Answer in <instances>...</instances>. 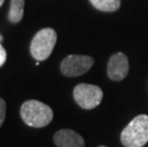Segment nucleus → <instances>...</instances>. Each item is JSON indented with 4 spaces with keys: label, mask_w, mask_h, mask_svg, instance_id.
<instances>
[{
    "label": "nucleus",
    "mask_w": 148,
    "mask_h": 147,
    "mask_svg": "<svg viewBox=\"0 0 148 147\" xmlns=\"http://www.w3.org/2000/svg\"><path fill=\"white\" fill-rule=\"evenodd\" d=\"M25 0H11L8 18L12 23H18L23 18Z\"/></svg>",
    "instance_id": "nucleus-8"
},
{
    "label": "nucleus",
    "mask_w": 148,
    "mask_h": 147,
    "mask_svg": "<svg viewBox=\"0 0 148 147\" xmlns=\"http://www.w3.org/2000/svg\"><path fill=\"white\" fill-rule=\"evenodd\" d=\"M73 96L75 102L81 108L91 110L100 104L103 98V92L97 85L79 83L75 87Z\"/></svg>",
    "instance_id": "nucleus-4"
},
{
    "label": "nucleus",
    "mask_w": 148,
    "mask_h": 147,
    "mask_svg": "<svg viewBox=\"0 0 148 147\" xmlns=\"http://www.w3.org/2000/svg\"><path fill=\"white\" fill-rule=\"evenodd\" d=\"M95 63V59L89 55H70L62 60L61 73L66 77H75L87 73Z\"/></svg>",
    "instance_id": "nucleus-5"
},
{
    "label": "nucleus",
    "mask_w": 148,
    "mask_h": 147,
    "mask_svg": "<svg viewBox=\"0 0 148 147\" xmlns=\"http://www.w3.org/2000/svg\"><path fill=\"white\" fill-rule=\"evenodd\" d=\"M58 36L52 28H44L33 37L30 51L32 57L37 61L46 60L51 55L56 46Z\"/></svg>",
    "instance_id": "nucleus-3"
},
{
    "label": "nucleus",
    "mask_w": 148,
    "mask_h": 147,
    "mask_svg": "<svg viewBox=\"0 0 148 147\" xmlns=\"http://www.w3.org/2000/svg\"><path fill=\"white\" fill-rule=\"evenodd\" d=\"M128 57L123 53H116L110 57L108 66H107V74L110 79L114 81H121L124 79L128 75Z\"/></svg>",
    "instance_id": "nucleus-6"
},
{
    "label": "nucleus",
    "mask_w": 148,
    "mask_h": 147,
    "mask_svg": "<svg viewBox=\"0 0 148 147\" xmlns=\"http://www.w3.org/2000/svg\"><path fill=\"white\" fill-rule=\"evenodd\" d=\"M121 143L125 147H143L148 142V116L138 115L121 135Z\"/></svg>",
    "instance_id": "nucleus-2"
},
{
    "label": "nucleus",
    "mask_w": 148,
    "mask_h": 147,
    "mask_svg": "<svg viewBox=\"0 0 148 147\" xmlns=\"http://www.w3.org/2000/svg\"><path fill=\"white\" fill-rule=\"evenodd\" d=\"M4 1H5V0H0V7H1V6L3 5V3H4Z\"/></svg>",
    "instance_id": "nucleus-12"
},
{
    "label": "nucleus",
    "mask_w": 148,
    "mask_h": 147,
    "mask_svg": "<svg viewBox=\"0 0 148 147\" xmlns=\"http://www.w3.org/2000/svg\"><path fill=\"white\" fill-rule=\"evenodd\" d=\"M36 66H37V65H39V61H36Z\"/></svg>",
    "instance_id": "nucleus-14"
},
{
    "label": "nucleus",
    "mask_w": 148,
    "mask_h": 147,
    "mask_svg": "<svg viewBox=\"0 0 148 147\" xmlns=\"http://www.w3.org/2000/svg\"><path fill=\"white\" fill-rule=\"evenodd\" d=\"M99 147H106V146H104V145H100V146H99Z\"/></svg>",
    "instance_id": "nucleus-15"
},
{
    "label": "nucleus",
    "mask_w": 148,
    "mask_h": 147,
    "mask_svg": "<svg viewBox=\"0 0 148 147\" xmlns=\"http://www.w3.org/2000/svg\"><path fill=\"white\" fill-rule=\"evenodd\" d=\"M3 41V36H1V34H0V43H1Z\"/></svg>",
    "instance_id": "nucleus-13"
},
{
    "label": "nucleus",
    "mask_w": 148,
    "mask_h": 147,
    "mask_svg": "<svg viewBox=\"0 0 148 147\" xmlns=\"http://www.w3.org/2000/svg\"><path fill=\"white\" fill-rule=\"evenodd\" d=\"M6 117V102L3 98H0V127L2 126Z\"/></svg>",
    "instance_id": "nucleus-10"
},
{
    "label": "nucleus",
    "mask_w": 148,
    "mask_h": 147,
    "mask_svg": "<svg viewBox=\"0 0 148 147\" xmlns=\"http://www.w3.org/2000/svg\"><path fill=\"white\" fill-rule=\"evenodd\" d=\"M6 59H7V53H6V50L4 49V47L0 43V67L4 65Z\"/></svg>",
    "instance_id": "nucleus-11"
},
{
    "label": "nucleus",
    "mask_w": 148,
    "mask_h": 147,
    "mask_svg": "<svg viewBox=\"0 0 148 147\" xmlns=\"http://www.w3.org/2000/svg\"><path fill=\"white\" fill-rule=\"evenodd\" d=\"M94 7L101 12L118 11L121 6V0H89Z\"/></svg>",
    "instance_id": "nucleus-9"
},
{
    "label": "nucleus",
    "mask_w": 148,
    "mask_h": 147,
    "mask_svg": "<svg viewBox=\"0 0 148 147\" xmlns=\"http://www.w3.org/2000/svg\"><path fill=\"white\" fill-rule=\"evenodd\" d=\"M53 142L58 147H84L85 142L79 134L71 129H61L53 136Z\"/></svg>",
    "instance_id": "nucleus-7"
},
{
    "label": "nucleus",
    "mask_w": 148,
    "mask_h": 147,
    "mask_svg": "<svg viewBox=\"0 0 148 147\" xmlns=\"http://www.w3.org/2000/svg\"><path fill=\"white\" fill-rule=\"evenodd\" d=\"M20 116L27 125L34 128L47 126L53 120L52 108L41 101L31 99L21 105Z\"/></svg>",
    "instance_id": "nucleus-1"
}]
</instances>
